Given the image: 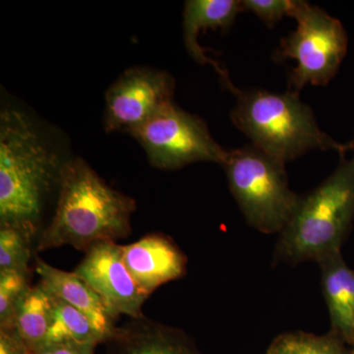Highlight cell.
Wrapping results in <instances>:
<instances>
[{
	"label": "cell",
	"instance_id": "7c38bea8",
	"mask_svg": "<svg viewBox=\"0 0 354 354\" xmlns=\"http://www.w3.org/2000/svg\"><path fill=\"white\" fill-rule=\"evenodd\" d=\"M39 283L53 297L60 298L82 312L94 324L104 344L113 335L118 317L109 309L101 297L75 272H65L36 258Z\"/></svg>",
	"mask_w": 354,
	"mask_h": 354
},
{
	"label": "cell",
	"instance_id": "277c9868",
	"mask_svg": "<svg viewBox=\"0 0 354 354\" xmlns=\"http://www.w3.org/2000/svg\"><path fill=\"white\" fill-rule=\"evenodd\" d=\"M232 92L237 97L232 123L272 157L286 162L312 150H334L341 155L351 150L320 129L312 109L295 93L237 88Z\"/></svg>",
	"mask_w": 354,
	"mask_h": 354
},
{
	"label": "cell",
	"instance_id": "9a60e30c",
	"mask_svg": "<svg viewBox=\"0 0 354 354\" xmlns=\"http://www.w3.org/2000/svg\"><path fill=\"white\" fill-rule=\"evenodd\" d=\"M51 295L41 283L30 286L14 317L12 329L31 353L43 348L50 326Z\"/></svg>",
	"mask_w": 354,
	"mask_h": 354
},
{
	"label": "cell",
	"instance_id": "5b68a950",
	"mask_svg": "<svg viewBox=\"0 0 354 354\" xmlns=\"http://www.w3.org/2000/svg\"><path fill=\"white\" fill-rule=\"evenodd\" d=\"M285 165L253 144L227 151L223 165L242 215L263 234H281L299 202L290 188Z\"/></svg>",
	"mask_w": 354,
	"mask_h": 354
},
{
	"label": "cell",
	"instance_id": "ba28073f",
	"mask_svg": "<svg viewBox=\"0 0 354 354\" xmlns=\"http://www.w3.org/2000/svg\"><path fill=\"white\" fill-rule=\"evenodd\" d=\"M171 74L149 67L125 70L106 93V132L130 133L174 102Z\"/></svg>",
	"mask_w": 354,
	"mask_h": 354
},
{
	"label": "cell",
	"instance_id": "5bb4252c",
	"mask_svg": "<svg viewBox=\"0 0 354 354\" xmlns=\"http://www.w3.org/2000/svg\"><path fill=\"white\" fill-rule=\"evenodd\" d=\"M243 10L241 1L237 0H188L183 11V37L186 50L190 57L200 64H212L221 79L227 72L206 55V50L198 41L200 31L206 29H223L234 24L237 15Z\"/></svg>",
	"mask_w": 354,
	"mask_h": 354
},
{
	"label": "cell",
	"instance_id": "7a4b0ae2",
	"mask_svg": "<svg viewBox=\"0 0 354 354\" xmlns=\"http://www.w3.org/2000/svg\"><path fill=\"white\" fill-rule=\"evenodd\" d=\"M62 165L30 116L16 109L0 115V225L36 236L44 200Z\"/></svg>",
	"mask_w": 354,
	"mask_h": 354
},
{
	"label": "cell",
	"instance_id": "7402d4cb",
	"mask_svg": "<svg viewBox=\"0 0 354 354\" xmlns=\"http://www.w3.org/2000/svg\"><path fill=\"white\" fill-rule=\"evenodd\" d=\"M0 354H32L13 330H0Z\"/></svg>",
	"mask_w": 354,
	"mask_h": 354
},
{
	"label": "cell",
	"instance_id": "cb8c5ba5",
	"mask_svg": "<svg viewBox=\"0 0 354 354\" xmlns=\"http://www.w3.org/2000/svg\"><path fill=\"white\" fill-rule=\"evenodd\" d=\"M349 146H351V150L354 151V141L353 142V143L349 144Z\"/></svg>",
	"mask_w": 354,
	"mask_h": 354
},
{
	"label": "cell",
	"instance_id": "8992f818",
	"mask_svg": "<svg viewBox=\"0 0 354 354\" xmlns=\"http://www.w3.org/2000/svg\"><path fill=\"white\" fill-rule=\"evenodd\" d=\"M290 16L297 27L281 39L276 58L297 62L290 91L299 94L305 86L327 85L334 78L348 50V36L339 20L308 2L295 0Z\"/></svg>",
	"mask_w": 354,
	"mask_h": 354
},
{
	"label": "cell",
	"instance_id": "44dd1931",
	"mask_svg": "<svg viewBox=\"0 0 354 354\" xmlns=\"http://www.w3.org/2000/svg\"><path fill=\"white\" fill-rule=\"evenodd\" d=\"M95 346L97 344L66 342L44 346L32 354H94Z\"/></svg>",
	"mask_w": 354,
	"mask_h": 354
},
{
	"label": "cell",
	"instance_id": "2e32d148",
	"mask_svg": "<svg viewBox=\"0 0 354 354\" xmlns=\"http://www.w3.org/2000/svg\"><path fill=\"white\" fill-rule=\"evenodd\" d=\"M66 342L97 346L104 344L101 334L85 314L51 295L50 326L44 346Z\"/></svg>",
	"mask_w": 354,
	"mask_h": 354
},
{
	"label": "cell",
	"instance_id": "3957f363",
	"mask_svg": "<svg viewBox=\"0 0 354 354\" xmlns=\"http://www.w3.org/2000/svg\"><path fill=\"white\" fill-rule=\"evenodd\" d=\"M353 221L354 156L344 155L327 179L300 196L295 214L279 234L274 261L286 265L318 262L342 251Z\"/></svg>",
	"mask_w": 354,
	"mask_h": 354
},
{
	"label": "cell",
	"instance_id": "603a6c76",
	"mask_svg": "<svg viewBox=\"0 0 354 354\" xmlns=\"http://www.w3.org/2000/svg\"><path fill=\"white\" fill-rule=\"evenodd\" d=\"M351 354H354V337H353V342H351Z\"/></svg>",
	"mask_w": 354,
	"mask_h": 354
},
{
	"label": "cell",
	"instance_id": "52a82bcc",
	"mask_svg": "<svg viewBox=\"0 0 354 354\" xmlns=\"http://www.w3.org/2000/svg\"><path fill=\"white\" fill-rule=\"evenodd\" d=\"M130 134L143 147L151 165L164 171L198 162L223 165L227 156L212 137L206 122L174 102Z\"/></svg>",
	"mask_w": 354,
	"mask_h": 354
},
{
	"label": "cell",
	"instance_id": "30bf717a",
	"mask_svg": "<svg viewBox=\"0 0 354 354\" xmlns=\"http://www.w3.org/2000/svg\"><path fill=\"white\" fill-rule=\"evenodd\" d=\"M122 251L127 269L148 297L160 286L183 278L187 271L185 254L165 234L145 235L122 246Z\"/></svg>",
	"mask_w": 354,
	"mask_h": 354
},
{
	"label": "cell",
	"instance_id": "8fae6325",
	"mask_svg": "<svg viewBox=\"0 0 354 354\" xmlns=\"http://www.w3.org/2000/svg\"><path fill=\"white\" fill-rule=\"evenodd\" d=\"M106 342L108 354H202L184 330L146 317L130 318Z\"/></svg>",
	"mask_w": 354,
	"mask_h": 354
},
{
	"label": "cell",
	"instance_id": "6da1fadb",
	"mask_svg": "<svg viewBox=\"0 0 354 354\" xmlns=\"http://www.w3.org/2000/svg\"><path fill=\"white\" fill-rule=\"evenodd\" d=\"M57 183V209L39 235L38 252L65 245L86 252L97 242H115L131 234L136 202L104 183L82 158L62 164Z\"/></svg>",
	"mask_w": 354,
	"mask_h": 354
},
{
	"label": "cell",
	"instance_id": "4fadbf2b",
	"mask_svg": "<svg viewBox=\"0 0 354 354\" xmlns=\"http://www.w3.org/2000/svg\"><path fill=\"white\" fill-rule=\"evenodd\" d=\"M321 286L329 310L330 332L351 346L354 337V271L342 251L319 260Z\"/></svg>",
	"mask_w": 354,
	"mask_h": 354
},
{
	"label": "cell",
	"instance_id": "ac0fdd59",
	"mask_svg": "<svg viewBox=\"0 0 354 354\" xmlns=\"http://www.w3.org/2000/svg\"><path fill=\"white\" fill-rule=\"evenodd\" d=\"M35 235L15 225H0V271L30 274Z\"/></svg>",
	"mask_w": 354,
	"mask_h": 354
},
{
	"label": "cell",
	"instance_id": "9c48e42d",
	"mask_svg": "<svg viewBox=\"0 0 354 354\" xmlns=\"http://www.w3.org/2000/svg\"><path fill=\"white\" fill-rule=\"evenodd\" d=\"M85 253L74 272L101 297L114 315L143 316L142 307L149 297L127 269L122 246L113 241L97 242Z\"/></svg>",
	"mask_w": 354,
	"mask_h": 354
},
{
	"label": "cell",
	"instance_id": "e0dca14e",
	"mask_svg": "<svg viewBox=\"0 0 354 354\" xmlns=\"http://www.w3.org/2000/svg\"><path fill=\"white\" fill-rule=\"evenodd\" d=\"M265 354H351V351L332 333L319 335L298 330L279 335Z\"/></svg>",
	"mask_w": 354,
	"mask_h": 354
},
{
	"label": "cell",
	"instance_id": "ffe728a7",
	"mask_svg": "<svg viewBox=\"0 0 354 354\" xmlns=\"http://www.w3.org/2000/svg\"><path fill=\"white\" fill-rule=\"evenodd\" d=\"M243 10L250 11L268 27H274L285 16H290L295 0H244Z\"/></svg>",
	"mask_w": 354,
	"mask_h": 354
},
{
	"label": "cell",
	"instance_id": "d6986e66",
	"mask_svg": "<svg viewBox=\"0 0 354 354\" xmlns=\"http://www.w3.org/2000/svg\"><path fill=\"white\" fill-rule=\"evenodd\" d=\"M29 274L0 271V330L12 329L16 310L30 288Z\"/></svg>",
	"mask_w": 354,
	"mask_h": 354
}]
</instances>
